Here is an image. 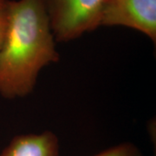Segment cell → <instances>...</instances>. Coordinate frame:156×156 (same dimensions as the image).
<instances>
[{
    "label": "cell",
    "instance_id": "1",
    "mask_svg": "<svg viewBox=\"0 0 156 156\" xmlns=\"http://www.w3.org/2000/svg\"><path fill=\"white\" fill-rule=\"evenodd\" d=\"M44 0H10L0 49V95L21 98L35 89L40 71L59 61Z\"/></svg>",
    "mask_w": 156,
    "mask_h": 156
},
{
    "label": "cell",
    "instance_id": "2",
    "mask_svg": "<svg viewBox=\"0 0 156 156\" xmlns=\"http://www.w3.org/2000/svg\"><path fill=\"white\" fill-rule=\"evenodd\" d=\"M105 0H44L56 42H69L100 27Z\"/></svg>",
    "mask_w": 156,
    "mask_h": 156
},
{
    "label": "cell",
    "instance_id": "3",
    "mask_svg": "<svg viewBox=\"0 0 156 156\" xmlns=\"http://www.w3.org/2000/svg\"><path fill=\"white\" fill-rule=\"evenodd\" d=\"M100 26L134 29L156 43V0H105Z\"/></svg>",
    "mask_w": 156,
    "mask_h": 156
},
{
    "label": "cell",
    "instance_id": "4",
    "mask_svg": "<svg viewBox=\"0 0 156 156\" xmlns=\"http://www.w3.org/2000/svg\"><path fill=\"white\" fill-rule=\"evenodd\" d=\"M0 156H59V140L50 130L13 137Z\"/></svg>",
    "mask_w": 156,
    "mask_h": 156
},
{
    "label": "cell",
    "instance_id": "5",
    "mask_svg": "<svg viewBox=\"0 0 156 156\" xmlns=\"http://www.w3.org/2000/svg\"><path fill=\"white\" fill-rule=\"evenodd\" d=\"M94 156H142V154L134 143L122 142L110 147Z\"/></svg>",
    "mask_w": 156,
    "mask_h": 156
},
{
    "label": "cell",
    "instance_id": "6",
    "mask_svg": "<svg viewBox=\"0 0 156 156\" xmlns=\"http://www.w3.org/2000/svg\"><path fill=\"white\" fill-rule=\"evenodd\" d=\"M10 0H0V49L5 36L9 20Z\"/></svg>",
    "mask_w": 156,
    "mask_h": 156
}]
</instances>
